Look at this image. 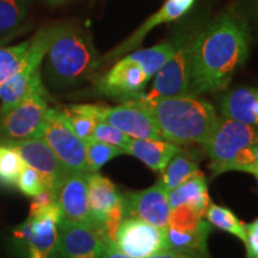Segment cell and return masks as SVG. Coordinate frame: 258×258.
<instances>
[{
	"label": "cell",
	"mask_w": 258,
	"mask_h": 258,
	"mask_svg": "<svg viewBox=\"0 0 258 258\" xmlns=\"http://www.w3.org/2000/svg\"><path fill=\"white\" fill-rule=\"evenodd\" d=\"M258 143V127L243 122L220 118L205 150L211 158L214 176L230 171L231 164L244 148Z\"/></svg>",
	"instance_id": "5"
},
{
	"label": "cell",
	"mask_w": 258,
	"mask_h": 258,
	"mask_svg": "<svg viewBox=\"0 0 258 258\" xmlns=\"http://www.w3.org/2000/svg\"><path fill=\"white\" fill-rule=\"evenodd\" d=\"M29 219L30 228L24 241L28 245L29 258H50L56 247L61 222V213L56 201Z\"/></svg>",
	"instance_id": "16"
},
{
	"label": "cell",
	"mask_w": 258,
	"mask_h": 258,
	"mask_svg": "<svg viewBox=\"0 0 258 258\" xmlns=\"http://www.w3.org/2000/svg\"><path fill=\"white\" fill-rule=\"evenodd\" d=\"M139 103L153 117L161 138L178 146H205L220 121L211 103L198 96L183 95Z\"/></svg>",
	"instance_id": "2"
},
{
	"label": "cell",
	"mask_w": 258,
	"mask_h": 258,
	"mask_svg": "<svg viewBox=\"0 0 258 258\" xmlns=\"http://www.w3.org/2000/svg\"><path fill=\"white\" fill-rule=\"evenodd\" d=\"M194 35L184 34L177 38L176 49L154 76L150 91L137 99L141 103H150L160 98L189 95L190 55Z\"/></svg>",
	"instance_id": "7"
},
{
	"label": "cell",
	"mask_w": 258,
	"mask_h": 258,
	"mask_svg": "<svg viewBox=\"0 0 258 258\" xmlns=\"http://www.w3.org/2000/svg\"><path fill=\"white\" fill-rule=\"evenodd\" d=\"M115 245L132 258H146L167 249L165 230L138 218H123L115 235Z\"/></svg>",
	"instance_id": "12"
},
{
	"label": "cell",
	"mask_w": 258,
	"mask_h": 258,
	"mask_svg": "<svg viewBox=\"0 0 258 258\" xmlns=\"http://www.w3.org/2000/svg\"><path fill=\"white\" fill-rule=\"evenodd\" d=\"M27 0H0V32L17 28L27 15Z\"/></svg>",
	"instance_id": "30"
},
{
	"label": "cell",
	"mask_w": 258,
	"mask_h": 258,
	"mask_svg": "<svg viewBox=\"0 0 258 258\" xmlns=\"http://www.w3.org/2000/svg\"><path fill=\"white\" fill-rule=\"evenodd\" d=\"M169 203L171 209L179 206H189L200 217H205L206 212L211 205L208 195L207 180L201 171L179 184L169 192Z\"/></svg>",
	"instance_id": "21"
},
{
	"label": "cell",
	"mask_w": 258,
	"mask_h": 258,
	"mask_svg": "<svg viewBox=\"0 0 258 258\" xmlns=\"http://www.w3.org/2000/svg\"><path fill=\"white\" fill-rule=\"evenodd\" d=\"M89 183V207L91 222L102 228L103 222L112 209L123 205V196L118 194L114 183L98 172L90 173Z\"/></svg>",
	"instance_id": "18"
},
{
	"label": "cell",
	"mask_w": 258,
	"mask_h": 258,
	"mask_svg": "<svg viewBox=\"0 0 258 258\" xmlns=\"http://www.w3.org/2000/svg\"><path fill=\"white\" fill-rule=\"evenodd\" d=\"M109 241L102 228L92 222H61L53 254L59 258H101Z\"/></svg>",
	"instance_id": "10"
},
{
	"label": "cell",
	"mask_w": 258,
	"mask_h": 258,
	"mask_svg": "<svg viewBox=\"0 0 258 258\" xmlns=\"http://www.w3.org/2000/svg\"><path fill=\"white\" fill-rule=\"evenodd\" d=\"M88 177L86 173L69 171L56 186L54 194L61 213V222H91Z\"/></svg>",
	"instance_id": "14"
},
{
	"label": "cell",
	"mask_w": 258,
	"mask_h": 258,
	"mask_svg": "<svg viewBox=\"0 0 258 258\" xmlns=\"http://www.w3.org/2000/svg\"><path fill=\"white\" fill-rule=\"evenodd\" d=\"M176 44L177 38L171 41H164L157 46L147 48V49L135 50L129 54V56L140 63L148 78L152 79V77L156 76L160 67L172 55L176 49Z\"/></svg>",
	"instance_id": "25"
},
{
	"label": "cell",
	"mask_w": 258,
	"mask_h": 258,
	"mask_svg": "<svg viewBox=\"0 0 258 258\" xmlns=\"http://www.w3.org/2000/svg\"><path fill=\"white\" fill-rule=\"evenodd\" d=\"M91 138L95 139V140L102 141V143L112 145V146L121 147L123 150L129 141V139H131L127 134L121 132L120 129H117L109 123H105L103 121H99L96 124Z\"/></svg>",
	"instance_id": "31"
},
{
	"label": "cell",
	"mask_w": 258,
	"mask_h": 258,
	"mask_svg": "<svg viewBox=\"0 0 258 258\" xmlns=\"http://www.w3.org/2000/svg\"><path fill=\"white\" fill-rule=\"evenodd\" d=\"M205 215L211 225L217 226L220 230H224L228 233L235 235L240 240L245 241V239H246L245 224L235 217L234 213L231 212L228 208L211 203Z\"/></svg>",
	"instance_id": "26"
},
{
	"label": "cell",
	"mask_w": 258,
	"mask_h": 258,
	"mask_svg": "<svg viewBox=\"0 0 258 258\" xmlns=\"http://www.w3.org/2000/svg\"><path fill=\"white\" fill-rule=\"evenodd\" d=\"M30 40L24 41L17 46L0 47V84L17 73L27 59Z\"/></svg>",
	"instance_id": "27"
},
{
	"label": "cell",
	"mask_w": 258,
	"mask_h": 258,
	"mask_svg": "<svg viewBox=\"0 0 258 258\" xmlns=\"http://www.w3.org/2000/svg\"><path fill=\"white\" fill-rule=\"evenodd\" d=\"M24 165L17 152L0 145V184L15 186Z\"/></svg>",
	"instance_id": "29"
},
{
	"label": "cell",
	"mask_w": 258,
	"mask_h": 258,
	"mask_svg": "<svg viewBox=\"0 0 258 258\" xmlns=\"http://www.w3.org/2000/svg\"><path fill=\"white\" fill-rule=\"evenodd\" d=\"M101 60L89 32L79 27L60 24L46 54L44 79L53 89L79 85L91 78Z\"/></svg>",
	"instance_id": "3"
},
{
	"label": "cell",
	"mask_w": 258,
	"mask_h": 258,
	"mask_svg": "<svg viewBox=\"0 0 258 258\" xmlns=\"http://www.w3.org/2000/svg\"><path fill=\"white\" fill-rule=\"evenodd\" d=\"M220 110L226 118L258 127V89L239 88L227 92Z\"/></svg>",
	"instance_id": "20"
},
{
	"label": "cell",
	"mask_w": 258,
	"mask_h": 258,
	"mask_svg": "<svg viewBox=\"0 0 258 258\" xmlns=\"http://www.w3.org/2000/svg\"><path fill=\"white\" fill-rule=\"evenodd\" d=\"M105 105L102 104H77L61 109L71 129L83 141L92 137L93 129L101 121Z\"/></svg>",
	"instance_id": "24"
},
{
	"label": "cell",
	"mask_w": 258,
	"mask_h": 258,
	"mask_svg": "<svg viewBox=\"0 0 258 258\" xmlns=\"http://www.w3.org/2000/svg\"><path fill=\"white\" fill-rule=\"evenodd\" d=\"M194 4H195V0H166V3H164V5L158 10L156 14L147 18L127 40L122 42L118 47H116L111 53H109L105 56L104 61H112L123 55V54L137 49L152 29L160 24H166L169 22H173L180 18L192 8Z\"/></svg>",
	"instance_id": "17"
},
{
	"label": "cell",
	"mask_w": 258,
	"mask_h": 258,
	"mask_svg": "<svg viewBox=\"0 0 258 258\" xmlns=\"http://www.w3.org/2000/svg\"><path fill=\"white\" fill-rule=\"evenodd\" d=\"M246 230V239H245V246H246V258H258V226L254 222L245 224Z\"/></svg>",
	"instance_id": "34"
},
{
	"label": "cell",
	"mask_w": 258,
	"mask_h": 258,
	"mask_svg": "<svg viewBox=\"0 0 258 258\" xmlns=\"http://www.w3.org/2000/svg\"><path fill=\"white\" fill-rule=\"evenodd\" d=\"M250 51V32L243 19L226 12L194 35L189 95L218 92L230 85Z\"/></svg>",
	"instance_id": "1"
},
{
	"label": "cell",
	"mask_w": 258,
	"mask_h": 258,
	"mask_svg": "<svg viewBox=\"0 0 258 258\" xmlns=\"http://www.w3.org/2000/svg\"><path fill=\"white\" fill-rule=\"evenodd\" d=\"M48 2H49L50 4H54V5H56V4H60V3L64 2V0H48Z\"/></svg>",
	"instance_id": "38"
},
{
	"label": "cell",
	"mask_w": 258,
	"mask_h": 258,
	"mask_svg": "<svg viewBox=\"0 0 258 258\" xmlns=\"http://www.w3.org/2000/svg\"><path fill=\"white\" fill-rule=\"evenodd\" d=\"M180 150V146L166 140L131 138L124 146V152L131 154L154 171H161L172 157Z\"/></svg>",
	"instance_id": "19"
},
{
	"label": "cell",
	"mask_w": 258,
	"mask_h": 258,
	"mask_svg": "<svg viewBox=\"0 0 258 258\" xmlns=\"http://www.w3.org/2000/svg\"><path fill=\"white\" fill-rule=\"evenodd\" d=\"M0 145L17 152L25 165L37 171L46 189H49L53 192L55 191L61 179L69 172V170L57 159L55 153L51 151L43 139L31 138L22 139V140L0 139Z\"/></svg>",
	"instance_id": "11"
},
{
	"label": "cell",
	"mask_w": 258,
	"mask_h": 258,
	"mask_svg": "<svg viewBox=\"0 0 258 258\" xmlns=\"http://www.w3.org/2000/svg\"><path fill=\"white\" fill-rule=\"evenodd\" d=\"M252 175H254V176H256V178H257V182H258V169H257L256 171H254V172L252 173Z\"/></svg>",
	"instance_id": "39"
},
{
	"label": "cell",
	"mask_w": 258,
	"mask_h": 258,
	"mask_svg": "<svg viewBox=\"0 0 258 258\" xmlns=\"http://www.w3.org/2000/svg\"><path fill=\"white\" fill-rule=\"evenodd\" d=\"M84 143L86 148V160H88V166L91 173L98 172L99 169L112 158L125 154L123 148L102 143L92 138L88 139Z\"/></svg>",
	"instance_id": "28"
},
{
	"label": "cell",
	"mask_w": 258,
	"mask_h": 258,
	"mask_svg": "<svg viewBox=\"0 0 258 258\" xmlns=\"http://www.w3.org/2000/svg\"><path fill=\"white\" fill-rule=\"evenodd\" d=\"M199 170V160L195 153L180 147L169 164L161 170V176L158 182L164 186L167 192L175 189L190 177L195 175Z\"/></svg>",
	"instance_id": "23"
},
{
	"label": "cell",
	"mask_w": 258,
	"mask_h": 258,
	"mask_svg": "<svg viewBox=\"0 0 258 258\" xmlns=\"http://www.w3.org/2000/svg\"><path fill=\"white\" fill-rule=\"evenodd\" d=\"M101 121L120 129L129 138L164 140L147 109L135 101L124 102L114 108L105 105Z\"/></svg>",
	"instance_id": "15"
},
{
	"label": "cell",
	"mask_w": 258,
	"mask_h": 258,
	"mask_svg": "<svg viewBox=\"0 0 258 258\" xmlns=\"http://www.w3.org/2000/svg\"><path fill=\"white\" fill-rule=\"evenodd\" d=\"M253 222H254V224H256V225H257V226H258V219H256V220H254V221H253Z\"/></svg>",
	"instance_id": "40"
},
{
	"label": "cell",
	"mask_w": 258,
	"mask_h": 258,
	"mask_svg": "<svg viewBox=\"0 0 258 258\" xmlns=\"http://www.w3.org/2000/svg\"><path fill=\"white\" fill-rule=\"evenodd\" d=\"M40 138L46 141L67 170L91 173L86 160L85 143L71 129L61 109H48Z\"/></svg>",
	"instance_id": "6"
},
{
	"label": "cell",
	"mask_w": 258,
	"mask_h": 258,
	"mask_svg": "<svg viewBox=\"0 0 258 258\" xmlns=\"http://www.w3.org/2000/svg\"><path fill=\"white\" fill-rule=\"evenodd\" d=\"M148 82L141 64L127 55L97 79L95 93L122 103L137 101L145 93Z\"/></svg>",
	"instance_id": "9"
},
{
	"label": "cell",
	"mask_w": 258,
	"mask_h": 258,
	"mask_svg": "<svg viewBox=\"0 0 258 258\" xmlns=\"http://www.w3.org/2000/svg\"><path fill=\"white\" fill-rule=\"evenodd\" d=\"M123 212L124 218H138L166 230L171 214L169 192L157 182L150 188L123 198Z\"/></svg>",
	"instance_id": "13"
},
{
	"label": "cell",
	"mask_w": 258,
	"mask_h": 258,
	"mask_svg": "<svg viewBox=\"0 0 258 258\" xmlns=\"http://www.w3.org/2000/svg\"><path fill=\"white\" fill-rule=\"evenodd\" d=\"M211 224L202 221L198 227L190 230H177L167 227L165 230L167 249L186 253L194 258H202L207 253V238Z\"/></svg>",
	"instance_id": "22"
},
{
	"label": "cell",
	"mask_w": 258,
	"mask_h": 258,
	"mask_svg": "<svg viewBox=\"0 0 258 258\" xmlns=\"http://www.w3.org/2000/svg\"><path fill=\"white\" fill-rule=\"evenodd\" d=\"M252 14L256 18V21L258 22V0H253V5H252Z\"/></svg>",
	"instance_id": "37"
},
{
	"label": "cell",
	"mask_w": 258,
	"mask_h": 258,
	"mask_svg": "<svg viewBox=\"0 0 258 258\" xmlns=\"http://www.w3.org/2000/svg\"><path fill=\"white\" fill-rule=\"evenodd\" d=\"M55 194H54L49 189H44L43 191L37 194L32 199L31 205H30V214L29 217H34L38 212H41L42 209L47 208L48 206H50L51 203L55 202Z\"/></svg>",
	"instance_id": "33"
},
{
	"label": "cell",
	"mask_w": 258,
	"mask_h": 258,
	"mask_svg": "<svg viewBox=\"0 0 258 258\" xmlns=\"http://www.w3.org/2000/svg\"><path fill=\"white\" fill-rule=\"evenodd\" d=\"M16 185L25 196H30V198H34L35 195H37V194L42 192L46 189L43 180L38 175L37 171H35L32 167L28 165H24Z\"/></svg>",
	"instance_id": "32"
},
{
	"label": "cell",
	"mask_w": 258,
	"mask_h": 258,
	"mask_svg": "<svg viewBox=\"0 0 258 258\" xmlns=\"http://www.w3.org/2000/svg\"><path fill=\"white\" fill-rule=\"evenodd\" d=\"M101 258H132V257H129L128 254H125L124 252H122V251L116 246L115 243L109 241V243L105 245L104 251H103Z\"/></svg>",
	"instance_id": "35"
},
{
	"label": "cell",
	"mask_w": 258,
	"mask_h": 258,
	"mask_svg": "<svg viewBox=\"0 0 258 258\" xmlns=\"http://www.w3.org/2000/svg\"><path fill=\"white\" fill-rule=\"evenodd\" d=\"M146 258H194V257L172 249H164V250L158 251L156 253L151 254V256H148Z\"/></svg>",
	"instance_id": "36"
},
{
	"label": "cell",
	"mask_w": 258,
	"mask_h": 258,
	"mask_svg": "<svg viewBox=\"0 0 258 258\" xmlns=\"http://www.w3.org/2000/svg\"><path fill=\"white\" fill-rule=\"evenodd\" d=\"M59 25L42 29L30 40L27 59L22 69L0 84V112L9 110L24 99L32 90L43 86L41 63L46 57L51 41L59 30Z\"/></svg>",
	"instance_id": "4"
},
{
	"label": "cell",
	"mask_w": 258,
	"mask_h": 258,
	"mask_svg": "<svg viewBox=\"0 0 258 258\" xmlns=\"http://www.w3.org/2000/svg\"><path fill=\"white\" fill-rule=\"evenodd\" d=\"M46 88L32 90L17 105L0 112V139L22 140L40 138L48 106Z\"/></svg>",
	"instance_id": "8"
}]
</instances>
